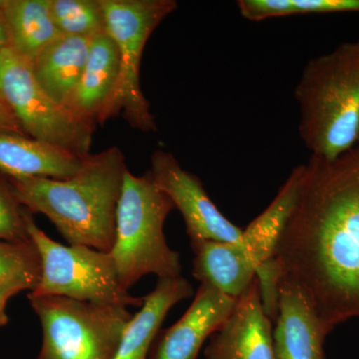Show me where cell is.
<instances>
[{
    "label": "cell",
    "instance_id": "19",
    "mask_svg": "<svg viewBox=\"0 0 359 359\" xmlns=\"http://www.w3.org/2000/svg\"><path fill=\"white\" fill-rule=\"evenodd\" d=\"M243 18L250 21L295 14L359 13V0H240Z\"/></svg>",
    "mask_w": 359,
    "mask_h": 359
},
{
    "label": "cell",
    "instance_id": "23",
    "mask_svg": "<svg viewBox=\"0 0 359 359\" xmlns=\"http://www.w3.org/2000/svg\"><path fill=\"white\" fill-rule=\"evenodd\" d=\"M34 289L35 285L32 283L22 278H13L0 282V327H4L8 323L6 304L9 299L23 290L33 292Z\"/></svg>",
    "mask_w": 359,
    "mask_h": 359
},
{
    "label": "cell",
    "instance_id": "6",
    "mask_svg": "<svg viewBox=\"0 0 359 359\" xmlns=\"http://www.w3.org/2000/svg\"><path fill=\"white\" fill-rule=\"evenodd\" d=\"M25 221L41 261L39 285L30 294L58 295L127 309L143 306L144 297H133L122 287L110 252L55 242L40 230L28 210Z\"/></svg>",
    "mask_w": 359,
    "mask_h": 359
},
{
    "label": "cell",
    "instance_id": "2",
    "mask_svg": "<svg viewBox=\"0 0 359 359\" xmlns=\"http://www.w3.org/2000/svg\"><path fill=\"white\" fill-rule=\"evenodd\" d=\"M127 171L124 154L113 146L87 155L79 171L70 178L9 181L20 204L50 219L68 244L110 252Z\"/></svg>",
    "mask_w": 359,
    "mask_h": 359
},
{
    "label": "cell",
    "instance_id": "14",
    "mask_svg": "<svg viewBox=\"0 0 359 359\" xmlns=\"http://www.w3.org/2000/svg\"><path fill=\"white\" fill-rule=\"evenodd\" d=\"M85 157L32 137L0 134V173L8 178L68 179L79 171Z\"/></svg>",
    "mask_w": 359,
    "mask_h": 359
},
{
    "label": "cell",
    "instance_id": "24",
    "mask_svg": "<svg viewBox=\"0 0 359 359\" xmlns=\"http://www.w3.org/2000/svg\"><path fill=\"white\" fill-rule=\"evenodd\" d=\"M0 134H18L27 136L21 128L20 122L11 110L0 107Z\"/></svg>",
    "mask_w": 359,
    "mask_h": 359
},
{
    "label": "cell",
    "instance_id": "20",
    "mask_svg": "<svg viewBox=\"0 0 359 359\" xmlns=\"http://www.w3.org/2000/svg\"><path fill=\"white\" fill-rule=\"evenodd\" d=\"M48 4L60 34L92 37L106 32L101 0H48Z\"/></svg>",
    "mask_w": 359,
    "mask_h": 359
},
{
    "label": "cell",
    "instance_id": "18",
    "mask_svg": "<svg viewBox=\"0 0 359 359\" xmlns=\"http://www.w3.org/2000/svg\"><path fill=\"white\" fill-rule=\"evenodd\" d=\"M0 9L9 48L29 65L60 35L48 0H0Z\"/></svg>",
    "mask_w": 359,
    "mask_h": 359
},
{
    "label": "cell",
    "instance_id": "3",
    "mask_svg": "<svg viewBox=\"0 0 359 359\" xmlns=\"http://www.w3.org/2000/svg\"><path fill=\"white\" fill-rule=\"evenodd\" d=\"M299 135L311 156L334 160L359 135V40L311 59L295 88Z\"/></svg>",
    "mask_w": 359,
    "mask_h": 359
},
{
    "label": "cell",
    "instance_id": "5",
    "mask_svg": "<svg viewBox=\"0 0 359 359\" xmlns=\"http://www.w3.org/2000/svg\"><path fill=\"white\" fill-rule=\"evenodd\" d=\"M43 341L37 359H113L133 314L58 295L28 294Z\"/></svg>",
    "mask_w": 359,
    "mask_h": 359
},
{
    "label": "cell",
    "instance_id": "17",
    "mask_svg": "<svg viewBox=\"0 0 359 359\" xmlns=\"http://www.w3.org/2000/svg\"><path fill=\"white\" fill-rule=\"evenodd\" d=\"M92 37L60 34L30 65L41 88L63 107L83 72Z\"/></svg>",
    "mask_w": 359,
    "mask_h": 359
},
{
    "label": "cell",
    "instance_id": "10",
    "mask_svg": "<svg viewBox=\"0 0 359 359\" xmlns=\"http://www.w3.org/2000/svg\"><path fill=\"white\" fill-rule=\"evenodd\" d=\"M205 359H276L273 323L264 311L255 276L235 308L205 347Z\"/></svg>",
    "mask_w": 359,
    "mask_h": 359
},
{
    "label": "cell",
    "instance_id": "21",
    "mask_svg": "<svg viewBox=\"0 0 359 359\" xmlns=\"http://www.w3.org/2000/svg\"><path fill=\"white\" fill-rule=\"evenodd\" d=\"M41 261L33 242H0V282L22 278L39 285ZM35 290V289H34Z\"/></svg>",
    "mask_w": 359,
    "mask_h": 359
},
{
    "label": "cell",
    "instance_id": "25",
    "mask_svg": "<svg viewBox=\"0 0 359 359\" xmlns=\"http://www.w3.org/2000/svg\"><path fill=\"white\" fill-rule=\"evenodd\" d=\"M7 47H8V36H7L6 21L0 9V53Z\"/></svg>",
    "mask_w": 359,
    "mask_h": 359
},
{
    "label": "cell",
    "instance_id": "27",
    "mask_svg": "<svg viewBox=\"0 0 359 359\" xmlns=\"http://www.w3.org/2000/svg\"><path fill=\"white\" fill-rule=\"evenodd\" d=\"M356 144H358V148H356V149H358V150L359 151V135H358V143H356Z\"/></svg>",
    "mask_w": 359,
    "mask_h": 359
},
{
    "label": "cell",
    "instance_id": "26",
    "mask_svg": "<svg viewBox=\"0 0 359 359\" xmlns=\"http://www.w3.org/2000/svg\"><path fill=\"white\" fill-rule=\"evenodd\" d=\"M0 107L6 108V109H9L8 107H7L6 103L4 102V99H2V97L0 96ZM11 110V109H9Z\"/></svg>",
    "mask_w": 359,
    "mask_h": 359
},
{
    "label": "cell",
    "instance_id": "9",
    "mask_svg": "<svg viewBox=\"0 0 359 359\" xmlns=\"http://www.w3.org/2000/svg\"><path fill=\"white\" fill-rule=\"evenodd\" d=\"M149 173L183 216L191 245L207 241L240 242L243 229L231 223L219 211L205 193L200 179L183 169L171 153L155 151L151 156Z\"/></svg>",
    "mask_w": 359,
    "mask_h": 359
},
{
    "label": "cell",
    "instance_id": "8",
    "mask_svg": "<svg viewBox=\"0 0 359 359\" xmlns=\"http://www.w3.org/2000/svg\"><path fill=\"white\" fill-rule=\"evenodd\" d=\"M0 96L28 137L80 157L90 154L96 126L52 100L35 79L32 65L9 47L0 53Z\"/></svg>",
    "mask_w": 359,
    "mask_h": 359
},
{
    "label": "cell",
    "instance_id": "4",
    "mask_svg": "<svg viewBox=\"0 0 359 359\" xmlns=\"http://www.w3.org/2000/svg\"><path fill=\"white\" fill-rule=\"evenodd\" d=\"M175 205L151 174L127 171L116 214L115 243L110 255L120 283L129 290L143 276H181L180 255L167 244L164 224Z\"/></svg>",
    "mask_w": 359,
    "mask_h": 359
},
{
    "label": "cell",
    "instance_id": "11",
    "mask_svg": "<svg viewBox=\"0 0 359 359\" xmlns=\"http://www.w3.org/2000/svg\"><path fill=\"white\" fill-rule=\"evenodd\" d=\"M120 56L107 32L94 35L79 81L65 108L78 119L96 126L117 115Z\"/></svg>",
    "mask_w": 359,
    "mask_h": 359
},
{
    "label": "cell",
    "instance_id": "1",
    "mask_svg": "<svg viewBox=\"0 0 359 359\" xmlns=\"http://www.w3.org/2000/svg\"><path fill=\"white\" fill-rule=\"evenodd\" d=\"M273 261L330 332L359 316V151L311 156Z\"/></svg>",
    "mask_w": 359,
    "mask_h": 359
},
{
    "label": "cell",
    "instance_id": "13",
    "mask_svg": "<svg viewBox=\"0 0 359 359\" xmlns=\"http://www.w3.org/2000/svg\"><path fill=\"white\" fill-rule=\"evenodd\" d=\"M273 332L276 359H325L323 342L330 330L297 285L280 280Z\"/></svg>",
    "mask_w": 359,
    "mask_h": 359
},
{
    "label": "cell",
    "instance_id": "22",
    "mask_svg": "<svg viewBox=\"0 0 359 359\" xmlns=\"http://www.w3.org/2000/svg\"><path fill=\"white\" fill-rule=\"evenodd\" d=\"M27 209L13 192L8 177L0 173V242H32L26 230Z\"/></svg>",
    "mask_w": 359,
    "mask_h": 359
},
{
    "label": "cell",
    "instance_id": "7",
    "mask_svg": "<svg viewBox=\"0 0 359 359\" xmlns=\"http://www.w3.org/2000/svg\"><path fill=\"white\" fill-rule=\"evenodd\" d=\"M106 32L114 40L120 56L117 114L141 132H156L154 115L140 83L142 56L156 28L176 11L175 0H101Z\"/></svg>",
    "mask_w": 359,
    "mask_h": 359
},
{
    "label": "cell",
    "instance_id": "12",
    "mask_svg": "<svg viewBox=\"0 0 359 359\" xmlns=\"http://www.w3.org/2000/svg\"><path fill=\"white\" fill-rule=\"evenodd\" d=\"M237 299L201 283L192 304L171 327L156 337L149 359H196L208 337L221 328Z\"/></svg>",
    "mask_w": 359,
    "mask_h": 359
},
{
    "label": "cell",
    "instance_id": "16",
    "mask_svg": "<svg viewBox=\"0 0 359 359\" xmlns=\"http://www.w3.org/2000/svg\"><path fill=\"white\" fill-rule=\"evenodd\" d=\"M304 169V165L295 168L275 200L243 230L240 242L235 243L238 254L256 271L275 256L276 245L299 196Z\"/></svg>",
    "mask_w": 359,
    "mask_h": 359
},
{
    "label": "cell",
    "instance_id": "15",
    "mask_svg": "<svg viewBox=\"0 0 359 359\" xmlns=\"http://www.w3.org/2000/svg\"><path fill=\"white\" fill-rule=\"evenodd\" d=\"M191 283L183 276L158 278L152 292L125 330L113 359H149L161 325L175 304L192 297Z\"/></svg>",
    "mask_w": 359,
    "mask_h": 359
}]
</instances>
